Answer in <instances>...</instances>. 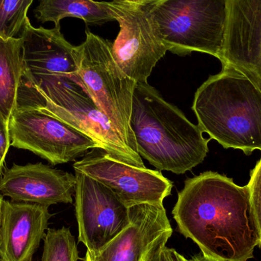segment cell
<instances>
[{
	"mask_svg": "<svg viewBox=\"0 0 261 261\" xmlns=\"http://www.w3.org/2000/svg\"><path fill=\"white\" fill-rule=\"evenodd\" d=\"M130 125L138 153L158 170L184 174L208 153L211 139L148 83L135 87Z\"/></svg>",
	"mask_w": 261,
	"mask_h": 261,
	"instance_id": "2",
	"label": "cell"
},
{
	"mask_svg": "<svg viewBox=\"0 0 261 261\" xmlns=\"http://www.w3.org/2000/svg\"><path fill=\"white\" fill-rule=\"evenodd\" d=\"M73 168L107 186L128 208L163 204L173 188V182L159 170L130 165L100 148L75 162Z\"/></svg>",
	"mask_w": 261,
	"mask_h": 261,
	"instance_id": "10",
	"label": "cell"
},
{
	"mask_svg": "<svg viewBox=\"0 0 261 261\" xmlns=\"http://www.w3.org/2000/svg\"><path fill=\"white\" fill-rule=\"evenodd\" d=\"M75 173L78 239L87 248L86 254L94 255L129 225V208L102 182Z\"/></svg>",
	"mask_w": 261,
	"mask_h": 261,
	"instance_id": "9",
	"label": "cell"
},
{
	"mask_svg": "<svg viewBox=\"0 0 261 261\" xmlns=\"http://www.w3.org/2000/svg\"><path fill=\"white\" fill-rule=\"evenodd\" d=\"M35 16L40 22L51 21L55 27L66 18L82 19L87 25H102L116 21V13L110 2L95 0H40L35 9Z\"/></svg>",
	"mask_w": 261,
	"mask_h": 261,
	"instance_id": "16",
	"label": "cell"
},
{
	"mask_svg": "<svg viewBox=\"0 0 261 261\" xmlns=\"http://www.w3.org/2000/svg\"><path fill=\"white\" fill-rule=\"evenodd\" d=\"M192 109L202 132L222 147L261 151V90L240 70L223 64L198 88Z\"/></svg>",
	"mask_w": 261,
	"mask_h": 261,
	"instance_id": "3",
	"label": "cell"
},
{
	"mask_svg": "<svg viewBox=\"0 0 261 261\" xmlns=\"http://www.w3.org/2000/svg\"><path fill=\"white\" fill-rule=\"evenodd\" d=\"M11 146L29 150L53 165L67 164L90 149L99 148L90 137L36 109L16 107L9 120Z\"/></svg>",
	"mask_w": 261,
	"mask_h": 261,
	"instance_id": "8",
	"label": "cell"
},
{
	"mask_svg": "<svg viewBox=\"0 0 261 261\" xmlns=\"http://www.w3.org/2000/svg\"><path fill=\"white\" fill-rule=\"evenodd\" d=\"M77 245L68 228H48L44 238L41 261H77Z\"/></svg>",
	"mask_w": 261,
	"mask_h": 261,
	"instance_id": "18",
	"label": "cell"
},
{
	"mask_svg": "<svg viewBox=\"0 0 261 261\" xmlns=\"http://www.w3.org/2000/svg\"><path fill=\"white\" fill-rule=\"evenodd\" d=\"M188 261H221L211 257V256L207 255V254H203L202 252L193 256L191 259Z\"/></svg>",
	"mask_w": 261,
	"mask_h": 261,
	"instance_id": "23",
	"label": "cell"
},
{
	"mask_svg": "<svg viewBox=\"0 0 261 261\" xmlns=\"http://www.w3.org/2000/svg\"><path fill=\"white\" fill-rule=\"evenodd\" d=\"M260 248H261V245H260Z\"/></svg>",
	"mask_w": 261,
	"mask_h": 261,
	"instance_id": "26",
	"label": "cell"
},
{
	"mask_svg": "<svg viewBox=\"0 0 261 261\" xmlns=\"http://www.w3.org/2000/svg\"><path fill=\"white\" fill-rule=\"evenodd\" d=\"M129 213V225L97 254H86L84 261H144L161 236L173 231L163 204H140Z\"/></svg>",
	"mask_w": 261,
	"mask_h": 261,
	"instance_id": "14",
	"label": "cell"
},
{
	"mask_svg": "<svg viewBox=\"0 0 261 261\" xmlns=\"http://www.w3.org/2000/svg\"><path fill=\"white\" fill-rule=\"evenodd\" d=\"M76 176L48 165L13 164L0 177V194L12 202H28L50 206L72 203Z\"/></svg>",
	"mask_w": 261,
	"mask_h": 261,
	"instance_id": "12",
	"label": "cell"
},
{
	"mask_svg": "<svg viewBox=\"0 0 261 261\" xmlns=\"http://www.w3.org/2000/svg\"><path fill=\"white\" fill-rule=\"evenodd\" d=\"M19 38L23 74L34 78L67 76L75 82L77 81V47L65 39L61 27L35 28L28 18Z\"/></svg>",
	"mask_w": 261,
	"mask_h": 261,
	"instance_id": "13",
	"label": "cell"
},
{
	"mask_svg": "<svg viewBox=\"0 0 261 261\" xmlns=\"http://www.w3.org/2000/svg\"><path fill=\"white\" fill-rule=\"evenodd\" d=\"M225 41L219 61L248 76L261 90V0H227Z\"/></svg>",
	"mask_w": 261,
	"mask_h": 261,
	"instance_id": "11",
	"label": "cell"
},
{
	"mask_svg": "<svg viewBox=\"0 0 261 261\" xmlns=\"http://www.w3.org/2000/svg\"><path fill=\"white\" fill-rule=\"evenodd\" d=\"M155 1L110 2L120 28L112 44L113 55L122 71L137 84H147L152 70L168 50L150 16V5Z\"/></svg>",
	"mask_w": 261,
	"mask_h": 261,
	"instance_id": "7",
	"label": "cell"
},
{
	"mask_svg": "<svg viewBox=\"0 0 261 261\" xmlns=\"http://www.w3.org/2000/svg\"><path fill=\"white\" fill-rule=\"evenodd\" d=\"M112 44L88 29L86 31L85 41L76 46V83L108 118L125 144L138 153L130 125L137 83L116 62Z\"/></svg>",
	"mask_w": 261,
	"mask_h": 261,
	"instance_id": "5",
	"label": "cell"
},
{
	"mask_svg": "<svg viewBox=\"0 0 261 261\" xmlns=\"http://www.w3.org/2000/svg\"><path fill=\"white\" fill-rule=\"evenodd\" d=\"M173 231L165 233L156 242L153 248V261H188L173 248L167 246Z\"/></svg>",
	"mask_w": 261,
	"mask_h": 261,
	"instance_id": "21",
	"label": "cell"
},
{
	"mask_svg": "<svg viewBox=\"0 0 261 261\" xmlns=\"http://www.w3.org/2000/svg\"><path fill=\"white\" fill-rule=\"evenodd\" d=\"M16 107H31L50 115L90 137L99 148L116 159L144 167L141 156L125 144L94 101L70 77L34 78L22 73Z\"/></svg>",
	"mask_w": 261,
	"mask_h": 261,
	"instance_id": "4",
	"label": "cell"
},
{
	"mask_svg": "<svg viewBox=\"0 0 261 261\" xmlns=\"http://www.w3.org/2000/svg\"><path fill=\"white\" fill-rule=\"evenodd\" d=\"M161 237H162V236H161ZM156 244H155V245H156ZM154 246H153V248H152V249L150 250V252H149V254H147V257H145V259H144V261H153V248H154Z\"/></svg>",
	"mask_w": 261,
	"mask_h": 261,
	"instance_id": "24",
	"label": "cell"
},
{
	"mask_svg": "<svg viewBox=\"0 0 261 261\" xmlns=\"http://www.w3.org/2000/svg\"><path fill=\"white\" fill-rule=\"evenodd\" d=\"M34 0H0V37L16 38L22 30Z\"/></svg>",
	"mask_w": 261,
	"mask_h": 261,
	"instance_id": "19",
	"label": "cell"
},
{
	"mask_svg": "<svg viewBox=\"0 0 261 261\" xmlns=\"http://www.w3.org/2000/svg\"><path fill=\"white\" fill-rule=\"evenodd\" d=\"M3 196L0 194V225H1L2 206H3Z\"/></svg>",
	"mask_w": 261,
	"mask_h": 261,
	"instance_id": "25",
	"label": "cell"
},
{
	"mask_svg": "<svg viewBox=\"0 0 261 261\" xmlns=\"http://www.w3.org/2000/svg\"><path fill=\"white\" fill-rule=\"evenodd\" d=\"M50 217L48 206L3 199L0 260L32 261L45 236Z\"/></svg>",
	"mask_w": 261,
	"mask_h": 261,
	"instance_id": "15",
	"label": "cell"
},
{
	"mask_svg": "<svg viewBox=\"0 0 261 261\" xmlns=\"http://www.w3.org/2000/svg\"><path fill=\"white\" fill-rule=\"evenodd\" d=\"M0 261H1V260H0Z\"/></svg>",
	"mask_w": 261,
	"mask_h": 261,
	"instance_id": "27",
	"label": "cell"
},
{
	"mask_svg": "<svg viewBox=\"0 0 261 261\" xmlns=\"http://www.w3.org/2000/svg\"><path fill=\"white\" fill-rule=\"evenodd\" d=\"M247 186L249 191L251 207L258 225L261 238V158L251 170V178Z\"/></svg>",
	"mask_w": 261,
	"mask_h": 261,
	"instance_id": "20",
	"label": "cell"
},
{
	"mask_svg": "<svg viewBox=\"0 0 261 261\" xmlns=\"http://www.w3.org/2000/svg\"><path fill=\"white\" fill-rule=\"evenodd\" d=\"M150 13L169 51L179 56L201 52L221 59L227 0H156Z\"/></svg>",
	"mask_w": 261,
	"mask_h": 261,
	"instance_id": "6",
	"label": "cell"
},
{
	"mask_svg": "<svg viewBox=\"0 0 261 261\" xmlns=\"http://www.w3.org/2000/svg\"><path fill=\"white\" fill-rule=\"evenodd\" d=\"M22 73L21 38L0 37V114L8 122L16 108Z\"/></svg>",
	"mask_w": 261,
	"mask_h": 261,
	"instance_id": "17",
	"label": "cell"
},
{
	"mask_svg": "<svg viewBox=\"0 0 261 261\" xmlns=\"http://www.w3.org/2000/svg\"><path fill=\"white\" fill-rule=\"evenodd\" d=\"M11 146L9 122L0 114V172L4 166L8 150Z\"/></svg>",
	"mask_w": 261,
	"mask_h": 261,
	"instance_id": "22",
	"label": "cell"
},
{
	"mask_svg": "<svg viewBox=\"0 0 261 261\" xmlns=\"http://www.w3.org/2000/svg\"><path fill=\"white\" fill-rule=\"evenodd\" d=\"M172 213L179 232L217 260L248 261L260 246L248 186L216 172L187 179Z\"/></svg>",
	"mask_w": 261,
	"mask_h": 261,
	"instance_id": "1",
	"label": "cell"
}]
</instances>
